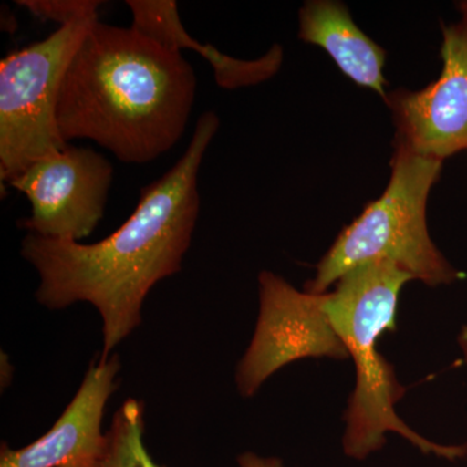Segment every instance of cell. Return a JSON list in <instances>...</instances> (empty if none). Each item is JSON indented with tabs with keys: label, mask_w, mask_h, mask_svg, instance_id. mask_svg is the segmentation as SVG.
Segmentation results:
<instances>
[{
	"label": "cell",
	"mask_w": 467,
	"mask_h": 467,
	"mask_svg": "<svg viewBox=\"0 0 467 467\" xmlns=\"http://www.w3.org/2000/svg\"><path fill=\"white\" fill-rule=\"evenodd\" d=\"M461 9H462L463 14L467 15V2L462 3V5H461Z\"/></svg>",
	"instance_id": "obj_16"
},
{
	"label": "cell",
	"mask_w": 467,
	"mask_h": 467,
	"mask_svg": "<svg viewBox=\"0 0 467 467\" xmlns=\"http://www.w3.org/2000/svg\"><path fill=\"white\" fill-rule=\"evenodd\" d=\"M133 23L131 27L171 51H195L211 64L217 85L236 88L266 79L278 69L281 51L273 48L265 57L242 61L227 57L211 45L193 39L184 29L174 0H128Z\"/></svg>",
	"instance_id": "obj_10"
},
{
	"label": "cell",
	"mask_w": 467,
	"mask_h": 467,
	"mask_svg": "<svg viewBox=\"0 0 467 467\" xmlns=\"http://www.w3.org/2000/svg\"><path fill=\"white\" fill-rule=\"evenodd\" d=\"M143 438L144 404L128 399L112 418L97 467H165L153 461Z\"/></svg>",
	"instance_id": "obj_12"
},
{
	"label": "cell",
	"mask_w": 467,
	"mask_h": 467,
	"mask_svg": "<svg viewBox=\"0 0 467 467\" xmlns=\"http://www.w3.org/2000/svg\"><path fill=\"white\" fill-rule=\"evenodd\" d=\"M239 467H284L282 461L275 459V457H269V459H264V457L257 456V454L243 453L238 457Z\"/></svg>",
	"instance_id": "obj_14"
},
{
	"label": "cell",
	"mask_w": 467,
	"mask_h": 467,
	"mask_svg": "<svg viewBox=\"0 0 467 467\" xmlns=\"http://www.w3.org/2000/svg\"><path fill=\"white\" fill-rule=\"evenodd\" d=\"M99 16L58 27L0 61V180L9 183L34 162L66 149L57 122L61 79Z\"/></svg>",
	"instance_id": "obj_5"
},
{
	"label": "cell",
	"mask_w": 467,
	"mask_h": 467,
	"mask_svg": "<svg viewBox=\"0 0 467 467\" xmlns=\"http://www.w3.org/2000/svg\"><path fill=\"white\" fill-rule=\"evenodd\" d=\"M259 285L256 330L235 376L243 396H254L267 378L291 362L308 358H349L326 312V294L297 291L270 272L261 273Z\"/></svg>",
	"instance_id": "obj_6"
},
{
	"label": "cell",
	"mask_w": 467,
	"mask_h": 467,
	"mask_svg": "<svg viewBox=\"0 0 467 467\" xmlns=\"http://www.w3.org/2000/svg\"><path fill=\"white\" fill-rule=\"evenodd\" d=\"M299 21L303 41L321 46L344 75L386 98L384 51L358 29L343 5L330 0L306 3Z\"/></svg>",
	"instance_id": "obj_11"
},
{
	"label": "cell",
	"mask_w": 467,
	"mask_h": 467,
	"mask_svg": "<svg viewBox=\"0 0 467 467\" xmlns=\"http://www.w3.org/2000/svg\"><path fill=\"white\" fill-rule=\"evenodd\" d=\"M220 126L202 113L192 140L167 173L140 192L135 211L115 233L91 244L26 233L21 256L36 270V299L50 310L88 303L103 321L100 358L142 324L150 291L182 270L201 211L199 169Z\"/></svg>",
	"instance_id": "obj_1"
},
{
	"label": "cell",
	"mask_w": 467,
	"mask_h": 467,
	"mask_svg": "<svg viewBox=\"0 0 467 467\" xmlns=\"http://www.w3.org/2000/svg\"><path fill=\"white\" fill-rule=\"evenodd\" d=\"M195 94V72L181 52L97 20L61 79L58 131L67 144L90 140L125 164H147L181 140Z\"/></svg>",
	"instance_id": "obj_2"
},
{
	"label": "cell",
	"mask_w": 467,
	"mask_h": 467,
	"mask_svg": "<svg viewBox=\"0 0 467 467\" xmlns=\"http://www.w3.org/2000/svg\"><path fill=\"white\" fill-rule=\"evenodd\" d=\"M442 33L444 66L438 81L395 99L400 142L441 161L467 149V15Z\"/></svg>",
	"instance_id": "obj_8"
},
{
	"label": "cell",
	"mask_w": 467,
	"mask_h": 467,
	"mask_svg": "<svg viewBox=\"0 0 467 467\" xmlns=\"http://www.w3.org/2000/svg\"><path fill=\"white\" fill-rule=\"evenodd\" d=\"M441 167V160L399 143L389 186L337 236L306 291L325 294L349 270L373 261H389L430 287L456 281L459 273L435 247L427 230V198Z\"/></svg>",
	"instance_id": "obj_4"
},
{
	"label": "cell",
	"mask_w": 467,
	"mask_h": 467,
	"mask_svg": "<svg viewBox=\"0 0 467 467\" xmlns=\"http://www.w3.org/2000/svg\"><path fill=\"white\" fill-rule=\"evenodd\" d=\"M459 343L461 349H462L463 356H465V361L467 362V326H465V327L462 328V331H461Z\"/></svg>",
	"instance_id": "obj_15"
},
{
	"label": "cell",
	"mask_w": 467,
	"mask_h": 467,
	"mask_svg": "<svg viewBox=\"0 0 467 467\" xmlns=\"http://www.w3.org/2000/svg\"><path fill=\"white\" fill-rule=\"evenodd\" d=\"M17 5L27 9L41 21H54L61 26H72L86 18L99 16L100 0H17Z\"/></svg>",
	"instance_id": "obj_13"
},
{
	"label": "cell",
	"mask_w": 467,
	"mask_h": 467,
	"mask_svg": "<svg viewBox=\"0 0 467 467\" xmlns=\"http://www.w3.org/2000/svg\"><path fill=\"white\" fill-rule=\"evenodd\" d=\"M112 180L113 165L101 153L67 144L8 183L32 204L18 226L46 238L82 241L104 216Z\"/></svg>",
	"instance_id": "obj_7"
},
{
	"label": "cell",
	"mask_w": 467,
	"mask_h": 467,
	"mask_svg": "<svg viewBox=\"0 0 467 467\" xmlns=\"http://www.w3.org/2000/svg\"><path fill=\"white\" fill-rule=\"evenodd\" d=\"M413 276L389 261L362 264L326 294V312L342 337L356 367V387L346 411L344 453L364 460L386 444L387 432L407 439L422 453L454 461L467 454L466 445H441L427 441L396 414L405 389L395 371L377 350L386 331L395 330L396 309L402 285Z\"/></svg>",
	"instance_id": "obj_3"
},
{
	"label": "cell",
	"mask_w": 467,
	"mask_h": 467,
	"mask_svg": "<svg viewBox=\"0 0 467 467\" xmlns=\"http://www.w3.org/2000/svg\"><path fill=\"white\" fill-rule=\"evenodd\" d=\"M119 355L92 359L75 398L54 426L26 447L11 450L3 442L0 467H97L106 445L101 432L104 410L116 391Z\"/></svg>",
	"instance_id": "obj_9"
}]
</instances>
